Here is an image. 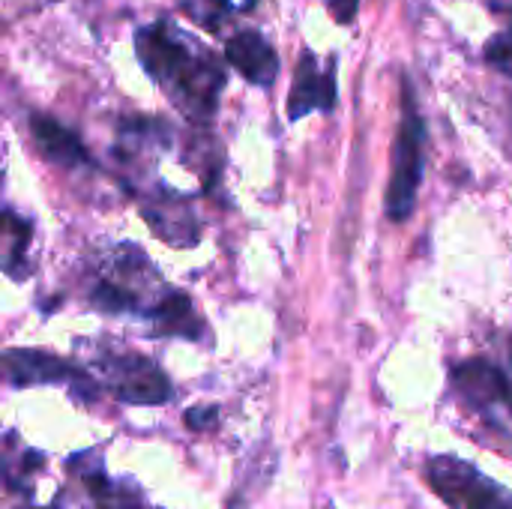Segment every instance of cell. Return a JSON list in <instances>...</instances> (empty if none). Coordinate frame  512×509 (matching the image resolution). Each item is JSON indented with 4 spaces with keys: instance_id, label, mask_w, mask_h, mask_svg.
Masks as SVG:
<instances>
[{
    "instance_id": "cell-9",
    "label": "cell",
    "mask_w": 512,
    "mask_h": 509,
    "mask_svg": "<svg viewBox=\"0 0 512 509\" xmlns=\"http://www.w3.org/2000/svg\"><path fill=\"white\" fill-rule=\"evenodd\" d=\"M30 135L48 162H54L60 168L87 165V150H84L81 138L72 129H66L60 120H54L51 114H30Z\"/></svg>"
},
{
    "instance_id": "cell-10",
    "label": "cell",
    "mask_w": 512,
    "mask_h": 509,
    "mask_svg": "<svg viewBox=\"0 0 512 509\" xmlns=\"http://www.w3.org/2000/svg\"><path fill=\"white\" fill-rule=\"evenodd\" d=\"M147 318L156 321L159 333H171V336H186V339H195L204 327L195 315V306L189 297L177 294V291H165L150 309H147Z\"/></svg>"
},
{
    "instance_id": "cell-7",
    "label": "cell",
    "mask_w": 512,
    "mask_h": 509,
    "mask_svg": "<svg viewBox=\"0 0 512 509\" xmlns=\"http://www.w3.org/2000/svg\"><path fill=\"white\" fill-rule=\"evenodd\" d=\"M3 369H6V381L12 387H33V384H72V381H84L87 375L48 351H36V348H15L6 351L3 357Z\"/></svg>"
},
{
    "instance_id": "cell-12",
    "label": "cell",
    "mask_w": 512,
    "mask_h": 509,
    "mask_svg": "<svg viewBox=\"0 0 512 509\" xmlns=\"http://www.w3.org/2000/svg\"><path fill=\"white\" fill-rule=\"evenodd\" d=\"M489 66H495L498 72L510 75L512 78V30H504V33H495L486 48H483Z\"/></svg>"
},
{
    "instance_id": "cell-1",
    "label": "cell",
    "mask_w": 512,
    "mask_h": 509,
    "mask_svg": "<svg viewBox=\"0 0 512 509\" xmlns=\"http://www.w3.org/2000/svg\"><path fill=\"white\" fill-rule=\"evenodd\" d=\"M135 51L147 75L195 123H207L219 108L225 69L219 57L180 30L174 21H153L138 30Z\"/></svg>"
},
{
    "instance_id": "cell-4",
    "label": "cell",
    "mask_w": 512,
    "mask_h": 509,
    "mask_svg": "<svg viewBox=\"0 0 512 509\" xmlns=\"http://www.w3.org/2000/svg\"><path fill=\"white\" fill-rule=\"evenodd\" d=\"M105 387L126 405H165L174 390L168 375L147 357L132 351H105L96 357Z\"/></svg>"
},
{
    "instance_id": "cell-5",
    "label": "cell",
    "mask_w": 512,
    "mask_h": 509,
    "mask_svg": "<svg viewBox=\"0 0 512 509\" xmlns=\"http://www.w3.org/2000/svg\"><path fill=\"white\" fill-rule=\"evenodd\" d=\"M333 108H336V60L321 66L312 51H303L294 69L288 117L300 120L312 111H333Z\"/></svg>"
},
{
    "instance_id": "cell-15",
    "label": "cell",
    "mask_w": 512,
    "mask_h": 509,
    "mask_svg": "<svg viewBox=\"0 0 512 509\" xmlns=\"http://www.w3.org/2000/svg\"><path fill=\"white\" fill-rule=\"evenodd\" d=\"M510 363H512V345H510Z\"/></svg>"
},
{
    "instance_id": "cell-11",
    "label": "cell",
    "mask_w": 512,
    "mask_h": 509,
    "mask_svg": "<svg viewBox=\"0 0 512 509\" xmlns=\"http://www.w3.org/2000/svg\"><path fill=\"white\" fill-rule=\"evenodd\" d=\"M90 300H93V306H96V309L111 312V315H120V312H138V309H141V303H138L135 291H132V288H126V285H120V282H114V279H99V282L93 285Z\"/></svg>"
},
{
    "instance_id": "cell-13",
    "label": "cell",
    "mask_w": 512,
    "mask_h": 509,
    "mask_svg": "<svg viewBox=\"0 0 512 509\" xmlns=\"http://www.w3.org/2000/svg\"><path fill=\"white\" fill-rule=\"evenodd\" d=\"M183 420H186L189 429L207 432V429H213V426L219 423V408H213V405H198V408H189Z\"/></svg>"
},
{
    "instance_id": "cell-6",
    "label": "cell",
    "mask_w": 512,
    "mask_h": 509,
    "mask_svg": "<svg viewBox=\"0 0 512 509\" xmlns=\"http://www.w3.org/2000/svg\"><path fill=\"white\" fill-rule=\"evenodd\" d=\"M453 387L456 393L486 411V408H495V405H504L512 411V378L495 363L489 360H465L459 366H453Z\"/></svg>"
},
{
    "instance_id": "cell-2",
    "label": "cell",
    "mask_w": 512,
    "mask_h": 509,
    "mask_svg": "<svg viewBox=\"0 0 512 509\" xmlns=\"http://www.w3.org/2000/svg\"><path fill=\"white\" fill-rule=\"evenodd\" d=\"M423 147H426V123L417 111V99L411 84L405 81L402 90V120L393 144V171H390V186H387V216L393 222L411 219L417 207V192L423 183Z\"/></svg>"
},
{
    "instance_id": "cell-8",
    "label": "cell",
    "mask_w": 512,
    "mask_h": 509,
    "mask_svg": "<svg viewBox=\"0 0 512 509\" xmlns=\"http://www.w3.org/2000/svg\"><path fill=\"white\" fill-rule=\"evenodd\" d=\"M225 60L258 87H270L279 75V54L258 30H240L225 42Z\"/></svg>"
},
{
    "instance_id": "cell-14",
    "label": "cell",
    "mask_w": 512,
    "mask_h": 509,
    "mask_svg": "<svg viewBox=\"0 0 512 509\" xmlns=\"http://www.w3.org/2000/svg\"><path fill=\"white\" fill-rule=\"evenodd\" d=\"M330 9H333V18L339 24H351L357 9H360V0H330Z\"/></svg>"
},
{
    "instance_id": "cell-3",
    "label": "cell",
    "mask_w": 512,
    "mask_h": 509,
    "mask_svg": "<svg viewBox=\"0 0 512 509\" xmlns=\"http://www.w3.org/2000/svg\"><path fill=\"white\" fill-rule=\"evenodd\" d=\"M432 492L450 509H512V492L456 456L426 462Z\"/></svg>"
}]
</instances>
